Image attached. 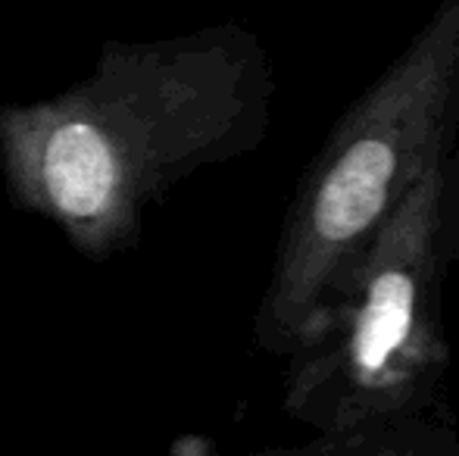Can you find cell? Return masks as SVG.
I'll return each mask as SVG.
<instances>
[{"instance_id": "3957f363", "label": "cell", "mask_w": 459, "mask_h": 456, "mask_svg": "<svg viewBox=\"0 0 459 456\" xmlns=\"http://www.w3.org/2000/svg\"><path fill=\"white\" fill-rule=\"evenodd\" d=\"M456 128L459 0H441L300 178L254 323L263 350L290 357L347 262L412 185L450 159Z\"/></svg>"}, {"instance_id": "6da1fadb", "label": "cell", "mask_w": 459, "mask_h": 456, "mask_svg": "<svg viewBox=\"0 0 459 456\" xmlns=\"http://www.w3.org/2000/svg\"><path fill=\"white\" fill-rule=\"evenodd\" d=\"M269 100V56L241 25L107 41L66 91L0 104L4 188L107 262L138 247L144 213L178 185L254 151Z\"/></svg>"}, {"instance_id": "7a4b0ae2", "label": "cell", "mask_w": 459, "mask_h": 456, "mask_svg": "<svg viewBox=\"0 0 459 456\" xmlns=\"http://www.w3.org/2000/svg\"><path fill=\"white\" fill-rule=\"evenodd\" d=\"M450 172L435 163L347 262L290 350L284 413L325 447L410 426L447 372L444 272Z\"/></svg>"}]
</instances>
